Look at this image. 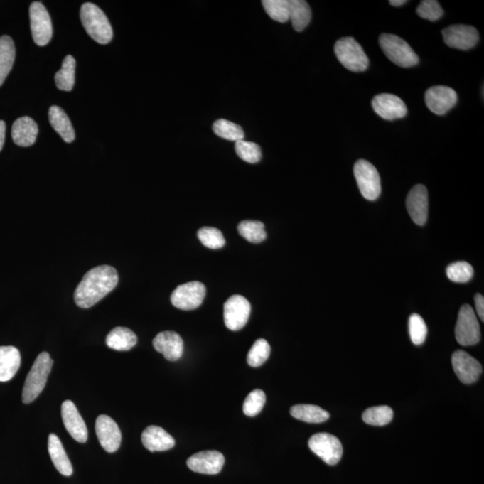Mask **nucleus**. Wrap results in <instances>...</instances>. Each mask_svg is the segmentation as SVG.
I'll return each instance as SVG.
<instances>
[{
	"label": "nucleus",
	"mask_w": 484,
	"mask_h": 484,
	"mask_svg": "<svg viewBox=\"0 0 484 484\" xmlns=\"http://www.w3.org/2000/svg\"><path fill=\"white\" fill-rule=\"evenodd\" d=\"M477 313L482 321H484V298L482 294H476L475 297Z\"/></svg>",
	"instance_id": "79ce46f5"
},
{
	"label": "nucleus",
	"mask_w": 484,
	"mask_h": 484,
	"mask_svg": "<svg viewBox=\"0 0 484 484\" xmlns=\"http://www.w3.org/2000/svg\"><path fill=\"white\" fill-rule=\"evenodd\" d=\"M394 417V412L389 407H370L362 414L363 421L373 426H385Z\"/></svg>",
	"instance_id": "473e14b6"
},
{
	"label": "nucleus",
	"mask_w": 484,
	"mask_h": 484,
	"mask_svg": "<svg viewBox=\"0 0 484 484\" xmlns=\"http://www.w3.org/2000/svg\"><path fill=\"white\" fill-rule=\"evenodd\" d=\"M95 432L105 451L114 453L118 451L122 444V432L113 419L108 415H100L96 419Z\"/></svg>",
	"instance_id": "2eb2a0df"
},
{
	"label": "nucleus",
	"mask_w": 484,
	"mask_h": 484,
	"mask_svg": "<svg viewBox=\"0 0 484 484\" xmlns=\"http://www.w3.org/2000/svg\"><path fill=\"white\" fill-rule=\"evenodd\" d=\"M289 20L297 32H301L308 26L311 20L310 5L304 0H291L289 1Z\"/></svg>",
	"instance_id": "c85d7f7f"
},
{
	"label": "nucleus",
	"mask_w": 484,
	"mask_h": 484,
	"mask_svg": "<svg viewBox=\"0 0 484 484\" xmlns=\"http://www.w3.org/2000/svg\"><path fill=\"white\" fill-rule=\"evenodd\" d=\"M250 311L249 301L242 295H233L225 303L224 318L226 328L232 331H238L248 323Z\"/></svg>",
	"instance_id": "9b49d317"
},
{
	"label": "nucleus",
	"mask_w": 484,
	"mask_h": 484,
	"mask_svg": "<svg viewBox=\"0 0 484 484\" xmlns=\"http://www.w3.org/2000/svg\"><path fill=\"white\" fill-rule=\"evenodd\" d=\"M456 339L459 345L471 346L478 344L480 340V328L475 311L468 304L460 308L456 326Z\"/></svg>",
	"instance_id": "0eeeda50"
},
{
	"label": "nucleus",
	"mask_w": 484,
	"mask_h": 484,
	"mask_svg": "<svg viewBox=\"0 0 484 484\" xmlns=\"http://www.w3.org/2000/svg\"><path fill=\"white\" fill-rule=\"evenodd\" d=\"M308 447L314 454L329 466L336 465L342 458V443L334 435L315 434L308 441Z\"/></svg>",
	"instance_id": "9d476101"
},
{
	"label": "nucleus",
	"mask_w": 484,
	"mask_h": 484,
	"mask_svg": "<svg viewBox=\"0 0 484 484\" xmlns=\"http://www.w3.org/2000/svg\"><path fill=\"white\" fill-rule=\"evenodd\" d=\"M154 349L161 353L170 362H176L183 355L184 343L176 332L164 331L159 333L153 341Z\"/></svg>",
	"instance_id": "aec40b11"
},
{
	"label": "nucleus",
	"mask_w": 484,
	"mask_h": 484,
	"mask_svg": "<svg viewBox=\"0 0 484 484\" xmlns=\"http://www.w3.org/2000/svg\"><path fill=\"white\" fill-rule=\"evenodd\" d=\"M21 365V355L14 346H0V382L12 380Z\"/></svg>",
	"instance_id": "5701e85b"
},
{
	"label": "nucleus",
	"mask_w": 484,
	"mask_h": 484,
	"mask_svg": "<svg viewBox=\"0 0 484 484\" xmlns=\"http://www.w3.org/2000/svg\"><path fill=\"white\" fill-rule=\"evenodd\" d=\"M425 102L434 114L444 115L458 102V95L454 89L445 85H436L425 92Z\"/></svg>",
	"instance_id": "ddd939ff"
},
{
	"label": "nucleus",
	"mask_w": 484,
	"mask_h": 484,
	"mask_svg": "<svg viewBox=\"0 0 484 484\" xmlns=\"http://www.w3.org/2000/svg\"><path fill=\"white\" fill-rule=\"evenodd\" d=\"M407 208L415 224H426L429 213L428 190L424 185L418 184L409 192L407 198Z\"/></svg>",
	"instance_id": "a211bd4d"
},
{
	"label": "nucleus",
	"mask_w": 484,
	"mask_h": 484,
	"mask_svg": "<svg viewBox=\"0 0 484 484\" xmlns=\"http://www.w3.org/2000/svg\"><path fill=\"white\" fill-rule=\"evenodd\" d=\"M80 17L87 33L100 44L112 42L113 31L108 17L99 6L92 3H85L81 6Z\"/></svg>",
	"instance_id": "f03ea898"
},
{
	"label": "nucleus",
	"mask_w": 484,
	"mask_h": 484,
	"mask_svg": "<svg viewBox=\"0 0 484 484\" xmlns=\"http://www.w3.org/2000/svg\"><path fill=\"white\" fill-rule=\"evenodd\" d=\"M334 50L339 63L348 70L358 73L368 68L369 58L353 38H341L335 43Z\"/></svg>",
	"instance_id": "39448f33"
},
{
	"label": "nucleus",
	"mask_w": 484,
	"mask_h": 484,
	"mask_svg": "<svg viewBox=\"0 0 484 484\" xmlns=\"http://www.w3.org/2000/svg\"><path fill=\"white\" fill-rule=\"evenodd\" d=\"M266 394L261 389L253 390L247 397L243 404V412L247 416L254 417L262 411L266 404Z\"/></svg>",
	"instance_id": "58836bf2"
},
{
	"label": "nucleus",
	"mask_w": 484,
	"mask_h": 484,
	"mask_svg": "<svg viewBox=\"0 0 484 484\" xmlns=\"http://www.w3.org/2000/svg\"><path fill=\"white\" fill-rule=\"evenodd\" d=\"M119 283V274L112 266H99L89 270L75 291L74 300L79 308L95 306L115 289Z\"/></svg>",
	"instance_id": "f257e3e1"
},
{
	"label": "nucleus",
	"mask_w": 484,
	"mask_h": 484,
	"mask_svg": "<svg viewBox=\"0 0 484 484\" xmlns=\"http://www.w3.org/2000/svg\"><path fill=\"white\" fill-rule=\"evenodd\" d=\"M61 415L65 427L71 437L79 443L87 442V427L73 402L70 400L64 402L61 407Z\"/></svg>",
	"instance_id": "6ab92c4d"
},
{
	"label": "nucleus",
	"mask_w": 484,
	"mask_h": 484,
	"mask_svg": "<svg viewBox=\"0 0 484 484\" xmlns=\"http://www.w3.org/2000/svg\"><path fill=\"white\" fill-rule=\"evenodd\" d=\"M49 119L51 127L65 142H73L75 137V130L70 118L63 109L58 106H51L49 111Z\"/></svg>",
	"instance_id": "393cba45"
},
{
	"label": "nucleus",
	"mask_w": 484,
	"mask_h": 484,
	"mask_svg": "<svg viewBox=\"0 0 484 484\" xmlns=\"http://www.w3.org/2000/svg\"><path fill=\"white\" fill-rule=\"evenodd\" d=\"M6 123L0 120V151L2 150L5 143Z\"/></svg>",
	"instance_id": "37998d69"
},
{
	"label": "nucleus",
	"mask_w": 484,
	"mask_h": 484,
	"mask_svg": "<svg viewBox=\"0 0 484 484\" xmlns=\"http://www.w3.org/2000/svg\"><path fill=\"white\" fill-rule=\"evenodd\" d=\"M235 151L240 159L249 163H257L262 158L260 146L256 143L240 140L235 143Z\"/></svg>",
	"instance_id": "c9c22d12"
},
{
	"label": "nucleus",
	"mask_w": 484,
	"mask_h": 484,
	"mask_svg": "<svg viewBox=\"0 0 484 484\" xmlns=\"http://www.w3.org/2000/svg\"><path fill=\"white\" fill-rule=\"evenodd\" d=\"M381 50L394 64L402 68H412L419 63L417 54L409 44L394 34L383 33L380 37Z\"/></svg>",
	"instance_id": "20e7f679"
},
{
	"label": "nucleus",
	"mask_w": 484,
	"mask_h": 484,
	"mask_svg": "<svg viewBox=\"0 0 484 484\" xmlns=\"http://www.w3.org/2000/svg\"><path fill=\"white\" fill-rule=\"evenodd\" d=\"M451 362L456 375L463 384L475 383L482 375L483 367L478 360L462 350L453 353Z\"/></svg>",
	"instance_id": "4468645a"
},
{
	"label": "nucleus",
	"mask_w": 484,
	"mask_h": 484,
	"mask_svg": "<svg viewBox=\"0 0 484 484\" xmlns=\"http://www.w3.org/2000/svg\"><path fill=\"white\" fill-rule=\"evenodd\" d=\"M290 413L294 418L308 424H321L330 417L328 412L313 404H298L291 408Z\"/></svg>",
	"instance_id": "cd10ccee"
},
{
	"label": "nucleus",
	"mask_w": 484,
	"mask_h": 484,
	"mask_svg": "<svg viewBox=\"0 0 484 484\" xmlns=\"http://www.w3.org/2000/svg\"><path fill=\"white\" fill-rule=\"evenodd\" d=\"M443 39L448 47L468 50L479 42L478 31L471 26L454 25L442 31Z\"/></svg>",
	"instance_id": "f8f14e48"
},
{
	"label": "nucleus",
	"mask_w": 484,
	"mask_h": 484,
	"mask_svg": "<svg viewBox=\"0 0 484 484\" xmlns=\"http://www.w3.org/2000/svg\"><path fill=\"white\" fill-rule=\"evenodd\" d=\"M38 132V125L30 117H22L14 122L12 127V139L16 145L28 147L36 143Z\"/></svg>",
	"instance_id": "4be33fe9"
},
{
	"label": "nucleus",
	"mask_w": 484,
	"mask_h": 484,
	"mask_svg": "<svg viewBox=\"0 0 484 484\" xmlns=\"http://www.w3.org/2000/svg\"><path fill=\"white\" fill-rule=\"evenodd\" d=\"M207 289L200 281H190L181 284L174 290L171 296L173 306L183 311H193L203 302Z\"/></svg>",
	"instance_id": "1a4fd4ad"
},
{
	"label": "nucleus",
	"mask_w": 484,
	"mask_h": 484,
	"mask_svg": "<svg viewBox=\"0 0 484 484\" xmlns=\"http://www.w3.org/2000/svg\"><path fill=\"white\" fill-rule=\"evenodd\" d=\"M372 105L374 112L384 119H402L407 114L406 104L397 95L390 94L376 95L372 99Z\"/></svg>",
	"instance_id": "f3484780"
},
{
	"label": "nucleus",
	"mask_w": 484,
	"mask_h": 484,
	"mask_svg": "<svg viewBox=\"0 0 484 484\" xmlns=\"http://www.w3.org/2000/svg\"><path fill=\"white\" fill-rule=\"evenodd\" d=\"M409 334L412 342L415 345L424 344L428 334L426 323L420 315L416 313L411 315L409 318Z\"/></svg>",
	"instance_id": "ea45409f"
},
{
	"label": "nucleus",
	"mask_w": 484,
	"mask_h": 484,
	"mask_svg": "<svg viewBox=\"0 0 484 484\" xmlns=\"http://www.w3.org/2000/svg\"><path fill=\"white\" fill-rule=\"evenodd\" d=\"M262 6L274 21L286 23L289 20V1L287 0H264Z\"/></svg>",
	"instance_id": "72a5a7b5"
},
{
	"label": "nucleus",
	"mask_w": 484,
	"mask_h": 484,
	"mask_svg": "<svg viewBox=\"0 0 484 484\" xmlns=\"http://www.w3.org/2000/svg\"><path fill=\"white\" fill-rule=\"evenodd\" d=\"M137 338L129 328L118 327L113 328L106 338V345L116 351H129L136 345Z\"/></svg>",
	"instance_id": "a878e982"
},
{
	"label": "nucleus",
	"mask_w": 484,
	"mask_h": 484,
	"mask_svg": "<svg viewBox=\"0 0 484 484\" xmlns=\"http://www.w3.org/2000/svg\"><path fill=\"white\" fill-rule=\"evenodd\" d=\"M353 173L360 193L367 200H376L381 193V181L379 171L373 164L366 160L357 161Z\"/></svg>",
	"instance_id": "423d86ee"
},
{
	"label": "nucleus",
	"mask_w": 484,
	"mask_h": 484,
	"mask_svg": "<svg viewBox=\"0 0 484 484\" xmlns=\"http://www.w3.org/2000/svg\"><path fill=\"white\" fill-rule=\"evenodd\" d=\"M31 31L34 43L38 46H45L53 38V23L49 12L41 2H33L30 6Z\"/></svg>",
	"instance_id": "6e6552de"
},
{
	"label": "nucleus",
	"mask_w": 484,
	"mask_h": 484,
	"mask_svg": "<svg viewBox=\"0 0 484 484\" xmlns=\"http://www.w3.org/2000/svg\"><path fill=\"white\" fill-rule=\"evenodd\" d=\"M271 348L265 339L257 340L248 353V363L249 366L257 368L263 365L269 358Z\"/></svg>",
	"instance_id": "f704fd0d"
},
{
	"label": "nucleus",
	"mask_w": 484,
	"mask_h": 484,
	"mask_svg": "<svg viewBox=\"0 0 484 484\" xmlns=\"http://www.w3.org/2000/svg\"><path fill=\"white\" fill-rule=\"evenodd\" d=\"M418 16L421 18L427 19L429 21H437L444 15V11L435 0H424L421 1L416 9Z\"/></svg>",
	"instance_id": "a19ab883"
},
{
	"label": "nucleus",
	"mask_w": 484,
	"mask_h": 484,
	"mask_svg": "<svg viewBox=\"0 0 484 484\" xmlns=\"http://www.w3.org/2000/svg\"><path fill=\"white\" fill-rule=\"evenodd\" d=\"M202 244L211 249H222L225 245V239L221 231L214 227H203L198 232Z\"/></svg>",
	"instance_id": "4c0bfd02"
},
{
	"label": "nucleus",
	"mask_w": 484,
	"mask_h": 484,
	"mask_svg": "<svg viewBox=\"0 0 484 484\" xmlns=\"http://www.w3.org/2000/svg\"><path fill=\"white\" fill-rule=\"evenodd\" d=\"M213 130L215 135L226 140L235 141V143L237 141L244 139L245 136L242 127L224 119L216 120L213 125Z\"/></svg>",
	"instance_id": "7c9ffc66"
},
{
	"label": "nucleus",
	"mask_w": 484,
	"mask_h": 484,
	"mask_svg": "<svg viewBox=\"0 0 484 484\" xmlns=\"http://www.w3.org/2000/svg\"><path fill=\"white\" fill-rule=\"evenodd\" d=\"M406 0H390L389 4L393 6H401L406 4Z\"/></svg>",
	"instance_id": "c03bdc74"
},
{
	"label": "nucleus",
	"mask_w": 484,
	"mask_h": 484,
	"mask_svg": "<svg viewBox=\"0 0 484 484\" xmlns=\"http://www.w3.org/2000/svg\"><path fill=\"white\" fill-rule=\"evenodd\" d=\"M141 439L145 448L151 452L169 451L175 446V439L163 428L154 425L143 431Z\"/></svg>",
	"instance_id": "412c9836"
},
{
	"label": "nucleus",
	"mask_w": 484,
	"mask_h": 484,
	"mask_svg": "<svg viewBox=\"0 0 484 484\" xmlns=\"http://www.w3.org/2000/svg\"><path fill=\"white\" fill-rule=\"evenodd\" d=\"M238 231L249 242L260 243L267 238L265 225L259 221H243L239 225Z\"/></svg>",
	"instance_id": "2f4dec72"
},
{
	"label": "nucleus",
	"mask_w": 484,
	"mask_h": 484,
	"mask_svg": "<svg viewBox=\"0 0 484 484\" xmlns=\"http://www.w3.org/2000/svg\"><path fill=\"white\" fill-rule=\"evenodd\" d=\"M446 272L449 280L459 284L468 283L473 276V267L465 261L451 264L448 267Z\"/></svg>",
	"instance_id": "e433bc0d"
},
{
	"label": "nucleus",
	"mask_w": 484,
	"mask_h": 484,
	"mask_svg": "<svg viewBox=\"0 0 484 484\" xmlns=\"http://www.w3.org/2000/svg\"><path fill=\"white\" fill-rule=\"evenodd\" d=\"M48 448L55 468L64 476H70L73 473V468L70 458L63 448V443L57 435L50 434L48 441Z\"/></svg>",
	"instance_id": "b1692460"
},
{
	"label": "nucleus",
	"mask_w": 484,
	"mask_h": 484,
	"mask_svg": "<svg viewBox=\"0 0 484 484\" xmlns=\"http://www.w3.org/2000/svg\"><path fill=\"white\" fill-rule=\"evenodd\" d=\"M75 60L71 55L64 58L61 70L55 75V82L61 91L70 92L75 85Z\"/></svg>",
	"instance_id": "c756f323"
},
{
	"label": "nucleus",
	"mask_w": 484,
	"mask_h": 484,
	"mask_svg": "<svg viewBox=\"0 0 484 484\" xmlns=\"http://www.w3.org/2000/svg\"><path fill=\"white\" fill-rule=\"evenodd\" d=\"M53 366V360H51L49 353L43 352L38 355L32 369L27 375L25 387H23V403H32L43 392Z\"/></svg>",
	"instance_id": "7ed1b4c3"
},
{
	"label": "nucleus",
	"mask_w": 484,
	"mask_h": 484,
	"mask_svg": "<svg viewBox=\"0 0 484 484\" xmlns=\"http://www.w3.org/2000/svg\"><path fill=\"white\" fill-rule=\"evenodd\" d=\"M16 58V47L9 36L0 37V87L11 71Z\"/></svg>",
	"instance_id": "bb28decb"
},
{
	"label": "nucleus",
	"mask_w": 484,
	"mask_h": 484,
	"mask_svg": "<svg viewBox=\"0 0 484 484\" xmlns=\"http://www.w3.org/2000/svg\"><path fill=\"white\" fill-rule=\"evenodd\" d=\"M225 462V456L221 452L208 451L191 456L188 459L187 465L193 472L214 475L222 471Z\"/></svg>",
	"instance_id": "dca6fc26"
}]
</instances>
